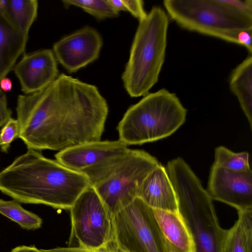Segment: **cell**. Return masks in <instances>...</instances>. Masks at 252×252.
I'll list each match as a JSON object with an SVG mask.
<instances>
[{
	"instance_id": "1",
	"label": "cell",
	"mask_w": 252,
	"mask_h": 252,
	"mask_svg": "<svg viewBox=\"0 0 252 252\" xmlns=\"http://www.w3.org/2000/svg\"><path fill=\"white\" fill-rule=\"evenodd\" d=\"M18 138L28 149L62 151L100 140L109 108L94 85L62 73L45 88L19 95Z\"/></svg>"
},
{
	"instance_id": "2",
	"label": "cell",
	"mask_w": 252,
	"mask_h": 252,
	"mask_svg": "<svg viewBox=\"0 0 252 252\" xmlns=\"http://www.w3.org/2000/svg\"><path fill=\"white\" fill-rule=\"evenodd\" d=\"M88 178L28 149L0 171V191L23 203L69 210L90 187Z\"/></svg>"
},
{
	"instance_id": "3",
	"label": "cell",
	"mask_w": 252,
	"mask_h": 252,
	"mask_svg": "<svg viewBox=\"0 0 252 252\" xmlns=\"http://www.w3.org/2000/svg\"><path fill=\"white\" fill-rule=\"evenodd\" d=\"M166 169L195 252H223L227 229L220 226L213 199L198 178L181 158L169 161Z\"/></svg>"
},
{
	"instance_id": "4",
	"label": "cell",
	"mask_w": 252,
	"mask_h": 252,
	"mask_svg": "<svg viewBox=\"0 0 252 252\" xmlns=\"http://www.w3.org/2000/svg\"><path fill=\"white\" fill-rule=\"evenodd\" d=\"M168 25V15L158 6L139 21L122 75L124 87L131 97L147 95L158 81L165 58Z\"/></svg>"
},
{
	"instance_id": "5",
	"label": "cell",
	"mask_w": 252,
	"mask_h": 252,
	"mask_svg": "<svg viewBox=\"0 0 252 252\" xmlns=\"http://www.w3.org/2000/svg\"><path fill=\"white\" fill-rule=\"evenodd\" d=\"M187 110L175 94L165 89L149 93L130 106L119 123V140L141 145L167 137L185 123Z\"/></svg>"
},
{
	"instance_id": "6",
	"label": "cell",
	"mask_w": 252,
	"mask_h": 252,
	"mask_svg": "<svg viewBox=\"0 0 252 252\" xmlns=\"http://www.w3.org/2000/svg\"><path fill=\"white\" fill-rule=\"evenodd\" d=\"M168 17L185 30L238 44L240 32L252 30V18L237 13L221 0H165Z\"/></svg>"
},
{
	"instance_id": "7",
	"label": "cell",
	"mask_w": 252,
	"mask_h": 252,
	"mask_svg": "<svg viewBox=\"0 0 252 252\" xmlns=\"http://www.w3.org/2000/svg\"><path fill=\"white\" fill-rule=\"evenodd\" d=\"M159 164L148 153L129 149L110 172L92 187L113 216L137 197L144 180Z\"/></svg>"
},
{
	"instance_id": "8",
	"label": "cell",
	"mask_w": 252,
	"mask_h": 252,
	"mask_svg": "<svg viewBox=\"0 0 252 252\" xmlns=\"http://www.w3.org/2000/svg\"><path fill=\"white\" fill-rule=\"evenodd\" d=\"M112 242L120 252H165L152 208L141 199L112 216Z\"/></svg>"
},
{
	"instance_id": "9",
	"label": "cell",
	"mask_w": 252,
	"mask_h": 252,
	"mask_svg": "<svg viewBox=\"0 0 252 252\" xmlns=\"http://www.w3.org/2000/svg\"><path fill=\"white\" fill-rule=\"evenodd\" d=\"M70 243L93 251L112 241V216L94 189L90 186L83 191L70 209Z\"/></svg>"
},
{
	"instance_id": "10",
	"label": "cell",
	"mask_w": 252,
	"mask_h": 252,
	"mask_svg": "<svg viewBox=\"0 0 252 252\" xmlns=\"http://www.w3.org/2000/svg\"><path fill=\"white\" fill-rule=\"evenodd\" d=\"M129 149L119 139L98 140L58 152L55 157L64 166L85 175L92 186L108 174Z\"/></svg>"
},
{
	"instance_id": "11",
	"label": "cell",
	"mask_w": 252,
	"mask_h": 252,
	"mask_svg": "<svg viewBox=\"0 0 252 252\" xmlns=\"http://www.w3.org/2000/svg\"><path fill=\"white\" fill-rule=\"evenodd\" d=\"M103 44L100 33L85 27L55 42L53 52L58 62L69 73H73L96 60Z\"/></svg>"
},
{
	"instance_id": "12",
	"label": "cell",
	"mask_w": 252,
	"mask_h": 252,
	"mask_svg": "<svg viewBox=\"0 0 252 252\" xmlns=\"http://www.w3.org/2000/svg\"><path fill=\"white\" fill-rule=\"evenodd\" d=\"M207 191L213 200L235 208L237 212L252 209V171L229 170L213 163Z\"/></svg>"
},
{
	"instance_id": "13",
	"label": "cell",
	"mask_w": 252,
	"mask_h": 252,
	"mask_svg": "<svg viewBox=\"0 0 252 252\" xmlns=\"http://www.w3.org/2000/svg\"><path fill=\"white\" fill-rule=\"evenodd\" d=\"M13 69L25 94L45 88L59 76L57 61L48 49L24 54Z\"/></svg>"
},
{
	"instance_id": "14",
	"label": "cell",
	"mask_w": 252,
	"mask_h": 252,
	"mask_svg": "<svg viewBox=\"0 0 252 252\" xmlns=\"http://www.w3.org/2000/svg\"><path fill=\"white\" fill-rule=\"evenodd\" d=\"M137 197L153 209L177 211L176 194L166 168L159 164L146 177Z\"/></svg>"
},
{
	"instance_id": "15",
	"label": "cell",
	"mask_w": 252,
	"mask_h": 252,
	"mask_svg": "<svg viewBox=\"0 0 252 252\" xmlns=\"http://www.w3.org/2000/svg\"><path fill=\"white\" fill-rule=\"evenodd\" d=\"M153 210L165 252H195L192 238L178 210Z\"/></svg>"
},
{
	"instance_id": "16",
	"label": "cell",
	"mask_w": 252,
	"mask_h": 252,
	"mask_svg": "<svg viewBox=\"0 0 252 252\" xmlns=\"http://www.w3.org/2000/svg\"><path fill=\"white\" fill-rule=\"evenodd\" d=\"M28 39V34L16 29L0 13V80L13 69Z\"/></svg>"
},
{
	"instance_id": "17",
	"label": "cell",
	"mask_w": 252,
	"mask_h": 252,
	"mask_svg": "<svg viewBox=\"0 0 252 252\" xmlns=\"http://www.w3.org/2000/svg\"><path fill=\"white\" fill-rule=\"evenodd\" d=\"M231 92L252 127V56L250 54L232 71L229 79Z\"/></svg>"
},
{
	"instance_id": "18",
	"label": "cell",
	"mask_w": 252,
	"mask_h": 252,
	"mask_svg": "<svg viewBox=\"0 0 252 252\" xmlns=\"http://www.w3.org/2000/svg\"><path fill=\"white\" fill-rule=\"evenodd\" d=\"M37 0H0V13L16 29L28 34L37 16Z\"/></svg>"
},
{
	"instance_id": "19",
	"label": "cell",
	"mask_w": 252,
	"mask_h": 252,
	"mask_svg": "<svg viewBox=\"0 0 252 252\" xmlns=\"http://www.w3.org/2000/svg\"><path fill=\"white\" fill-rule=\"evenodd\" d=\"M237 212V220L227 229L223 252H252V209Z\"/></svg>"
},
{
	"instance_id": "20",
	"label": "cell",
	"mask_w": 252,
	"mask_h": 252,
	"mask_svg": "<svg viewBox=\"0 0 252 252\" xmlns=\"http://www.w3.org/2000/svg\"><path fill=\"white\" fill-rule=\"evenodd\" d=\"M0 214L28 230L40 228L42 219L35 214L25 210L19 202L0 198Z\"/></svg>"
},
{
	"instance_id": "21",
	"label": "cell",
	"mask_w": 252,
	"mask_h": 252,
	"mask_svg": "<svg viewBox=\"0 0 252 252\" xmlns=\"http://www.w3.org/2000/svg\"><path fill=\"white\" fill-rule=\"evenodd\" d=\"M214 163L223 168L236 172L251 169L248 152L235 153L221 146L215 149Z\"/></svg>"
},
{
	"instance_id": "22",
	"label": "cell",
	"mask_w": 252,
	"mask_h": 252,
	"mask_svg": "<svg viewBox=\"0 0 252 252\" xmlns=\"http://www.w3.org/2000/svg\"><path fill=\"white\" fill-rule=\"evenodd\" d=\"M62 2L66 7H79L99 20L116 17L119 13L113 8L108 0H64Z\"/></svg>"
},
{
	"instance_id": "23",
	"label": "cell",
	"mask_w": 252,
	"mask_h": 252,
	"mask_svg": "<svg viewBox=\"0 0 252 252\" xmlns=\"http://www.w3.org/2000/svg\"><path fill=\"white\" fill-rule=\"evenodd\" d=\"M20 127L17 119L10 118L2 126L0 131V149L7 153L11 143L18 138Z\"/></svg>"
},
{
	"instance_id": "24",
	"label": "cell",
	"mask_w": 252,
	"mask_h": 252,
	"mask_svg": "<svg viewBox=\"0 0 252 252\" xmlns=\"http://www.w3.org/2000/svg\"><path fill=\"white\" fill-rule=\"evenodd\" d=\"M232 11L242 15L252 18V0H221Z\"/></svg>"
},
{
	"instance_id": "25",
	"label": "cell",
	"mask_w": 252,
	"mask_h": 252,
	"mask_svg": "<svg viewBox=\"0 0 252 252\" xmlns=\"http://www.w3.org/2000/svg\"><path fill=\"white\" fill-rule=\"evenodd\" d=\"M126 11L129 12L138 21L142 20L147 16L144 7V1L141 0H123Z\"/></svg>"
},
{
	"instance_id": "26",
	"label": "cell",
	"mask_w": 252,
	"mask_h": 252,
	"mask_svg": "<svg viewBox=\"0 0 252 252\" xmlns=\"http://www.w3.org/2000/svg\"><path fill=\"white\" fill-rule=\"evenodd\" d=\"M12 110L8 107L6 94L0 88V127L12 118Z\"/></svg>"
},
{
	"instance_id": "27",
	"label": "cell",
	"mask_w": 252,
	"mask_h": 252,
	"mask_svg": "<svg viewBox=\"0 0 252 252\" xmlns=\"http://www.w3.org/2000/svg\"><path fill=\"white\" fill-rule=\"evenodd\" d=\"M252 30L242 32L238 37V44L245 47L250 54H252Z\"/></svg>"
},
{
	"instance_id": "28",
	"label": "cell",
	"mask_w": 252,
	"mask_h": 252,
	"mask_svg": "<svg viewBox=\"0 0 252 252\" xmlns=\"http://www.w3.org/2000/svg\"><path fill=\"white\" fill-rule=\"evenodd\" d=\"M11 252H45L44 250L38 249L34 246H21L12 250Z\"/></svg>"
},
{
	"instance_id": "29",
	"label": "cell",
	"mask_w": 252,
	"mask_h": 252,
	"mask_svg": "<svg viewBox=\"0 0 252 252\" xmlns=\"http://www.w3.org/2000/svg\"><path fill=\"white\" fill-rule=\"evenodd\" d=\"M0 88L4 93L11 91L12 88V83L11 80L6 77L0 80Z\"/></svg>"
},
{
	"instance_id": "30",
	"label": "cell",
	"mask_w": 252,
	"mask_h": 252,
	"mask_svg": "<svg viewBox=\"0 0 252 252\" xmlns=\"http://www.w3.org/2000/svg\"><path fill=\"white\" fill-rule=\"evenodd\" d=\"M113 8L119 13L121 11H126L123 0H108Z\"/></svg>"
}]
</instances>
